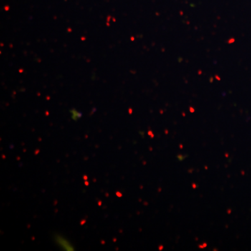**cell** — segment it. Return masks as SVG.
Here are the masks:
<instances>
[{
	"label": "cell",
	"mask_w": 251,
	"mask_h": 251,
	"mask_svg": "<svg viewBox=\"0 0 251 251\" xmlns=\"http://www.w3.org/2000/svg\"><path fill=\"white\" fill-rule=\"evenodd\" d=\"M226 157H228V153H226Z\"/></svg>",
	"instance_id": "cell-9"
},
{
	"label": "cell",
	"mask_w": 251,
	"mask_h": 251,
	"mask_svg": "<svg viewBox=\"0 0 251 251\" xmlns=\"http://www.w3.org/2000/svg\"><path fill=\"white\" fill-rule=\"evenodd\" d=\"M179 147H180V149H181H181H183V145H180Z\"/></svg>",
	"instance_id": "cell-8"
},
{
	"label": "cell",
	"mask_w": 251,
	"mask_h": 251,
	"mask_svg": "<svg viewBox=\"0 0 251 251\" xmlns=\"http://www.w3.org/2000/svg\"><path fill=\"white\" fill-rule=\"evenodd\" d=\"M116 195H117V196H118L119 198L122 197V194L120 192H117Z\"/></svg>",
	"instance_id": "cell-1"
},
{
	"label": "cell",
	"mask_w": 251,
	"mask_h": 251,
	"mask_svg": "<svg viewBox=\"0 0 251 251\" xmlns=\"http://www.w3.org/2000/svg\"><path fill=\"white\" fill-rule=\"evenodd\" d=\"M85 185L86 186H89V182L87 181V180H85Z\"/></svg>",
	"instance_id": "cell-4"
},
{
	"label": "cell",
	"mask_w": 251,
	"mask_h": 251,
	"mask_svg": "<svg viewBox=\"0 0 251 251\" xmlns=\"http://www.w3.org/2000/svg\"><path fill=\"white\" fill-rule=\"evenodd\" d=\"M203 246H204V247L205 248V247H206V246H207V245H206V243H204V244H203Z\"/></svg>",
	"instance_id": "cell-7"
},
{
	"label": "cell",
	"mask_w": 251,
	"mask_h": 251,
	"mask_svg": "<svg viewBox=\"0 0 251 251\" xmlns=\"http://www.w3.org/2000/svg\"><path fill=\"white\" fill-rule=\"evenodd\" d=\"M192 186L193 188H196V187H197V186H196V184H193Z\"/></svg>",
	"instance_id": "cell-3"
},
{
	"label": "cell",
	"mask_w": 251,
	"mask_h": 251,
	"mask_svg": "<svg viewBox=\"0 0 251 251\" xmlns=\"http://www.w3.org/2000/svg\"><path fill=\"white\" fill-rule=\"evenodd\" d=\"M163 246H161V247H159V249H159L160 251H162V250H163Z\"/></svg>",
	"instance_id": "cell-5"
},
{
	"label": "cell",
	"mask_w": 251,
	"mask_h": 251,
	"mask_svg": "<svg viewBox=\"0 0 251 251\" xmlns=\"http://www.w3.org/2000/svg\"><path fill=\"white\" fill-rule=\"evenodd\" d=\"M99 206L101 205V202H99Z\"/></svg>",
	"instance_id": "cell-10"
},
{
	"label": "cell",
	"mask_w": 251,
	"mask_h": 251,
	"mask_svg": "<svg viewBox=\"0 0 251 251\" xmlns=\"http://www.w3.org/2000/svg\"><path fill=\"white\" fill-rule=\"evenodd\" d=\"M87 176H86V175H85V176H84V179L85 180H87Z\"/></svg>",
	"instance_id": "cell-6"
},
{
	"label": "cell",
	"mask_w": 251,
	"mask_h": 251,
	"mask_svg": "<svg viewBox=\"0 0 251 251\" xmlns=\"http://www.w3.org/2000/svg\"><path fill=\"white\" fill-rule=\"evenodd\" d=\"M149 134H150V135H151V138H153V136H154V135H153L152 134V133H151V131L149 132Z\"/></svg>",
	"instance_id": "cell-2"
}]
</instances>
